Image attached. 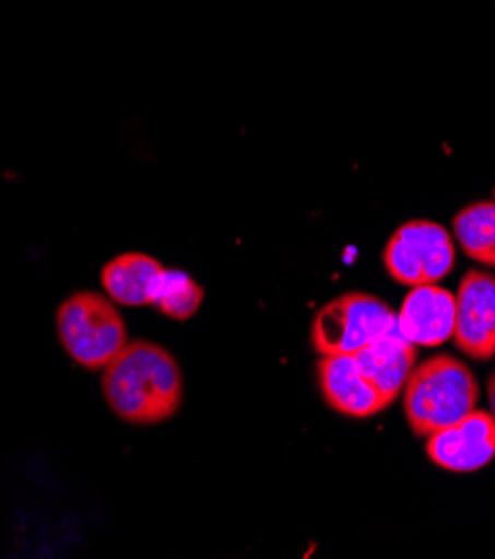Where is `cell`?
Wrapping results in <instances>:
<instances>
[{
	"label": "cell",
	"instance_id": "cell-6",
	"mask_svg": "<svg viewBox=\"0 0 495 559\" xmlns=\"http://www.w3.org/2000/svg\"><path fill=\"white\" fill-rule=\"evenodd\" d=\"M453 342L478 361L495 355V276L484 270H469L460 282Z\"/></svg>",
	"mask_w": 495,
	"mask_h": 559
},
{
	"label": "cell",
	"instance_id": "cell-4",
	"mask_svg": "<svg viewBox=\"0 0 495 559\" xmlns=\"http://www.w3.org/2000/svg\"><path fill=\"white\" fill-rule=\"evenodd\" d=\"M398 328L389 304L364 293L328 301L313 321V346L319 355H353Z\"/></svg>",
	"mask_w": 495,
	"mask_h": 559
},
{
	"label": "cell",
	"instance_id": "cell-10",
	"mask_svg": "<svg viewBox=\"0 0 495 559\" xmlns=\"http://www.w3.org/2000/svg\"><path fill=\"white\" fill-rule=\"evenodd\" d=\"M317 374L323 400L335 413L366 419L387 411L377 390L360 372L353 355H323Z\"/></svg>",
	"mask_w": 495,
	"mask_h": 559
},
{
	"label": "cell",
	"instance_id": "cell-14",
	"mask_svg": "<svg viewBox=\"0 0 495 559\" xmlns=\"http://www.w3.org/2000/svg\"><path fill=\"white\" fill-rule=\"evenodd\" d=\"M486 390H488V404H491V415H493V419H495V372L488 377V385H486Z\"/></svg>",
	"mask_w": 495,
	"mask_h": 559
},
{
	"label": "cell",
	"instance_id": "cell-12",
	"mask_svg": "<svg viewBox=\"0 0 495 559\" xmlns=\"http://www.w3.org/2000/svg\"><path fill=\"white\" fill-rule=\"evenodd\" d=\"M453 235L473 261L495 267V201H480L458 212Z\"/></svg>",
	"mask_w": 495,
	"mask_h": 559
},
{
	"label": "cell",
	"instance_id": "cell-8",
	"mask_svg": "<svg viewBox=\"0 0 495 559\" xmlns=\"http://www.w3.org/2000/svg\"><path fill=\"white\" fill-rule=\"evenodd\" d=\"M398 330L415 346L435 348L453 340L456 295L437 284L413 288L400 308Z\"/></svg>",
	"mask_w": 495,
	"mask_h": 559
},
{
	"label": "cell",
	"instance_id": "cell-1",
	"mask_svg": "<svg viewBox=\"0 0 495 559\" xmlns=\"http://www.w3.org/2000/svg\"><path fill=\"white\" fill-rule=\"evenodd\" d=\"M101 385L109 408L134 426L170 419L184 402V374L177 359L143 340L128 342L103 368Z\"/></svg>",
	"mask_w": 495,
	"mask_h": 559
},
{
	"label": "cell",
	"instance_id": "cell-15",
	"mask_svg": "<svg viewBox=\"0 0 495 559\" xmlns=\"http://www.w3.org/2000/svg\"><path fill=\"white\" fill-rule=\"evenodd\" d=\"M493 194H495V190H493Z\"/></svg>",
	"mask_w": 495,
	"mask_h": 559
},
{
	"label": "cell",
	"instance_id": "cell-3",
	"mask_svg": "<svg viewBox=\"0 0 495 559\" xmlns=\"http://www.w3.org/2000/svg\"><path fill=\"white\" fill-rule=\"evenodd\" d=\"M57 330L66 353L87 370H103L128 346V328L113 299L76 293L57 312Z\"/></svg>",
	"mask_w": 495,
	"mask_h": 559
},
{
	"label": "cell",
	"instance_id": "cell-13",
	"mask_svg": "<svg viewBox=\"0 0 495 559\" xmlns=\"http://www.w3.org/2000/svg\"><path fill=\"white\" fill-rule=\"evenodd\" d=\"M203 297V288L190 274L177 267H165L154 286L152 308H156L170 319L188 321L199 312Z\"/></svg>",
	"mask_w": 495,
	"mask_h": 559
},
{
	"label": "cell",
	"instance_id": "cell-11",
	"mask_svg": "<svg viewBox=\"0 0 495 559\" xmlns=\"http://www.w3.org/2000/svg\"><path fill=\"white\" fill-rule=\"evenodd\" d=\"M165 267L150 254L126 252L115 257L101 270V284L117 306H152L154 286Z\"/></svg>",
	"mask_w": 495,
	"mask_h": 559
},
{
	"label": "cell",
	"instance_id": "cell-2",
	"mask_svg": "<svg viewBox=\"0 0 495 559\" xmlns=\"http://www.w3.org/2000/svg\"><path fill=\"white\" fill-rule=\"evenodd\" d=\"M402 395L411 430L428 437L473 413L480 390L467 364L451 355H437L411 370Z\"/></svg>",
	"mask_w": 495,
	"mask_h": 559
},
{
	"label": "cell",
	"instance_id": "cell-5",
	"mask_svg": "<svg viewBox=\"0 0 495 559\" xmlns=\"http://www.w3.org/2000/svg\"><path fill=\"white\" fill-rule=\"evenodd\" d=\"M384 265L393 282L402 286H431L451 274L456 246L439 223L415 218L391 235L384 248Z\"/></svg>",
	"mask_w": 495,
	"mask_h": 559
},
{
	"label": "cell",
	"instance_id": "cell-9",
	"mask_svg": "<svg viewBox=\"0 0 495 559\" xmlns=\"http://www.w3.org/2000/svg\"><path fill=\"white\" fill-rule=\"evenodd\" d=\"M360 372L377 390L384 406H391L406 385V379L415 366L417 348L396 328L353 353Z\"/></svg>",
	"mask_w": 495,
	"mask_h": 559
},
{
	"label": "cell",
	"instance_id": "cell-7",
	"mask_svg": "<svg viewBox=\"0 0 495 559\" xmlns=\"http://www.w3.org/2000/svg\"><path fill=\"white\" fill-rule=\"evenodd\" d=\"M428 460L451 473H473L495 457V419L491 413L473 411L453 426L428 435Z\"/></svg>",
	"mask_w": 495,
	"mask_h": 559
}]
</instances>
